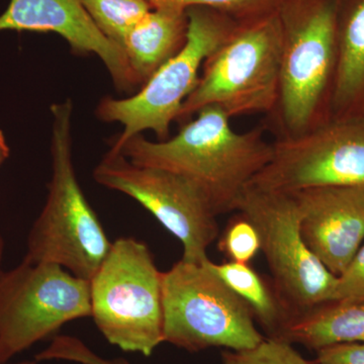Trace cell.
I'll return each mask as SVG.
<instances>
[{
	"instance_id": "obj_1",
	"label": "cell",
	"mask_w": 364,
	"mask_h": 364,
	"mask_svg": "<svg viewBox=\"0 0 364 364\" xmlns=\"http://www.w3.org/2000/svg\"><path fill=\"white\" fill-rule=\"evenodd\" d=\"M217 105H208L166 140L132 136L112 154L134 164L173 172L196 184L218 215L237 210L242 193L272 157L263 127L239 133Z\"/></svg>"
},
{
	"instance_id": "obj_2",
	"label": "cell",
	"mask_w": 364,
	"mask_h": 364,
	"mask_svg": "<svg viewBox=\"0 0 364 364\" xmlns=\"http://www.w3.org/2000/svg\"><path fill=\"white\" fill-rule=\"evenodd\" d=\"M341 0H282L280 136H296L331 119Z\"/></svg>"
},
{
	"instance_id": "obj_3",
	"label": "cell",
	"mask_w": 364,
	"mask_h": 364,
	"mask_svg": "<svg viewBox=\"0 0 364 364\" xmlns=\"http://www.w3.org/2000/svg\"><path fill=\"white\" fill-rule=\"evenodd\" d=\"M51 112V181L44 208L28 233L23 260L59 265L90 280L109 252L112 242L76 177L71 100L53 105Z\"/></svg>"
},
{
	"instance_id": "obj_4",
	"label": "cell",
	"mask_w": 364,
	"mask_h": 364,
	"mask_svg": "<svg viewBox=\"0 0 364 364\" xmlns=\"http://www.w3.org/2000/svg\"><path fill=\"white\" fill-rule=\"evenodd\" d=\"M282 32L277 11L238 23L203 63L195 90L182 105L177 121H189L208 105L230 119L273 114L279 104Z\"/></svg>"
},
{
	"instance_id": "obj_5",
	"label": "cell",
	"mask_w": 364,
	"mask_h": 364,
	"mask_svg": "<svg viewBox=\"0 0 364 364\" xmlns=\"http://www.w3.org/2000/svg\"><path fill=\"white\" fill-rule=\"evenodd\" d=\"M164 342L188 352L241 351L264 340L252 311L213 269L212 261L179 260L162 272Z\"/></svg>"
},
{
	"instance_id": "obj_6",
	"label": "cell",
	"mask_w": 364,
	"mask_h": 364,
	"mask_svg": "<svg viewBox=\"0 0 364 364\" xmlns=\"http://www.w3.org/2000/svg\"><path fill=\"white\" fill-rule=\"evenodd\" d=\"M161 279L147 244L112 242L90 280V317L109 343L150 356L164 342Z\"/></svg>"
},
{
	"instance_id": "obj_7",
	"label": "cell",
	"mask_w": 364,
	"mask_h": 364,
	"mask_svg": "<svg viewBox=\"0 0 364 364\" xmlns=\"http://www.w3.org/2000/svg\"><path fill=\"white\" fill-rule=\"evenodd\" d=\"M186 45L164 64L136 95L126 98L105 97L97 107L98 119L119 123L123 131L114 138L117 150L132 136L151 131L160 141L169 138L182 105L195 90L203 63L231 35L239 21L208 7L188 9Z\"/></svg>"
},
{
	"instance_id": "obj_8",
	"label": "cell",
	"mask_w": 364,
	"mask_h": 364,
	"mask_svg": "<svg viewBox=\"0 0 364 364\" xmlns=\"http://www.w3.org/2000/svg\"><path fill=\"white\" fill-rule=\"evenodd\" d=\"M90 316V280L51 263L0 269V363Z\"/></svg>"
},
{
	"instance_id": "obj_9",
	"label": "cell",
	"mask_w": 364,
	"mask_h": 364,
	"mask_svg": "<svg viewBox=\"0 0 364 364\" xmlns=\"http://www.w3.org/2000/svg\"><path fill=\"white\" fill-rule=\"evenodd\" d=\"M237 210L257 230L260 251L274 279L273 286L293 318L332 303L338 277L327 269L304 240L293 193L249 184Z\"/></svg>"
},
{
	"instance_id": "obj_10",
	"label": "cell",
	"mask_w": 364,
	"mask_h": 364,
	"mask_svg": "<svg viewBox=\"0 0 364 364\" xmlns=\"http://www.w3.org/2000/svg\"><path fill=\"white\" fill-rule=\"evenodd\" d=\"M105 188L130 196L156 218L183 247L182 260L203 263L219 236L217 212L193 181L173 172L134 164L107 152L93 171Z\"/></svg>"
},
{
	"instance_id": "obj_11",
	"label": "cell",
	"mask_w": 364,
	"mask_h": 364,
	"mask_svg": "<svg viewBox=\"0 0 364 364\" xmlns=\"http://www.w3.org/2000/svg\"><path fill=\"white\" fill-rule=\"evenodd\" d=\"M272 146V159L250 186L287 193L364 188V117L330 119L303 135L279 136Z\"/></svg>"
},
{
	"instance_id": "obj_12",
	"label": "cell",
	"mask_w": 364,
	"mask_h": 364,
	"mask_svg": "<svg viewBox=\"0 0 364 364\" xmlns=\"http://www.w3.org/2000/svg\"><path fill=\"white\" fill-rule=\"evenodd\" d=\"M6 31L57 33L72 51L97 55L117 90L138 86L121 46L98 28L79 0H11L0 14V33Z\"/></svg>"
},
{
	"instance_id": "obj_13",
	"label": "cell",
	"mask_w": 364,
	"mask_h": 364,
	"mask_svg": "<svg viewBox=\"0 0 364 364\" xmlns=\"http://www.w3.org/2000/svg\"><path fill=\"white\" fill-rule=\"evenodd\" d=\"M309 249L339 277L364 242V188L320 186L293 193Z\"/></svg>"
},
{
	"instance_id": "obj_14",
	"label": "cell",
	"mask_w": 364,
	"mask_h": 364,
	"mask_svg": "<svg viewBox=\"0 0 364 364\" xmlns=\"http://www.w3.org/2000/svg\"><path fill=\"white\" fill-rule=\"evenodd\" d=\"M188 9L152 7L122 41L138 86H143L181 51L188 39Z\"/></svg>"
},
{
	"instance_id": "obj_15",
	"label": "cell",
	"mask_w": 364,
	"mask_h": 364,
	"mask_svg": "<svg viewBox=\"0 0 364 364\" xmlns=\"http://www.w3.org/2000/svg\"><path fill=\"white\" fill-rule=\"evenodd\" d=\"M331 119L364 117V0H341Z\"/></svg>"
},
{
	"instance_id": "obj_16",
	"label": "cell",
	"mask_w": 364,
	"mask_h": 364,
	"mask_svg": "<svg viewBox=\"0 0 364 364\" xmlns=\"http://www.w3.org/2000/svg\"><path fill=\"white\" fill-rule=\"evenodd\" d=\"M318 351L330 345L364 342V303H328L296 316L279 338Z\"/></svg>"
},
{
	"instance_id": "obj_17",
	"label": "cell",
	"mask_w": 364,
	"mask_h": 364,
	"mask_svg": "<svg viewBox=\"0 0 364 364\" xmlns=\"http://www.w3.org/2000/svg\"><path fill=\"white\" fill-rule=\"evenodd\" d=\"M212 267L225 284L247 304L254 318L267 333L268 338H279L293 314L274 286H270L249 263L212 262Z\"/></svg>"
},
{
	"instance_id": "obj_18",
	"label": "cell",
	"mask_w": 364,
	"mask_h": 364,
	"mask_svg": "<svg viewBox=\"0 0 364 364\" xmlns=\"http://www.w3.org/2000/svg\"><path fill=\"white\" fill-rule=\"evenodd\" d=\"M92 21L117 45L132 26L151 11L145 0H79ZM122 47V46H121ZM123 49V48H122Z\"/></svg>"
},
{
	"instance_id": "obj_19",
	"label": "cell",
	"mask_w": 364,
	"mask_h": 364,
	"mask_svg": "<svg viewBox=\"0 0 364 364\" xmlns=\"http://www.w3.org/2000/svg\"><path fill=\"white\" fill-rule=\"evenodd\" d=\"M151 7L172 6L208 7L239 21H246L267 16L277 11L282 0H145Z\"/></svg>"
},
{
	"instance_id": "obj_20",
	"label": "cell",
	"mask_w": 364,
	"mask_h": 364,
	"mask_svg": "<svg viewBox=\"0 0 364 364\" xmlns=\"http://www.w3.org/2000/svg\"><path fill=\"white\" fill-rule=\"evenodd\" d=\"M222 360L223 364H314L306 360L289 342L268 337L247 350L223 351Z\"/></svg>"
},
{
	"instance_id": "obj_21",
	"label": "cell",
	"mask_w": 364,
	"mask_h": 364,
	"mask_svg": "<svg viewBox=\"0 0 364 364\" xmlns=\"http://www.w3.org/2000/svg\"><path fill=\"white\" fill-rule=\"evenodd\" d=\"M218 249L230 261L249 263L260 251L259 235L252 223L240 214L228 225Z\"/></svg>"
},
{
	"instance_id": "obj_22",
	"label": "cell",
	"mask_w": 364,
	"mask_h": 364,
	"mask_svg": "<svg viewBox=\"0 0 364 364\" xmlns=\"http://www.w3.org/2000/svg\"><path fill=\"white\" fill-rule=\"evenodd\" d=\"M38 363L61 360L77 364H132L124 358H105L95 353L90 347L77 338L68 335L53 337L51 343L35 356Z\"/></svg>"
},
{
	"instance_id": "obj_23",
	"label": "cell",
	"mask_w": 364,
	"mask_h": 364,
	"mask_svg": "<svg viewBox=\"0 0 364 364\" xmlns=\"http://www.w3.org/2000/svg\"><path fill=\"white\" fill-rule=\"evenodd\" d=\"M332 303H364V242L337 279Z\"/></svg>"
},
{
	"instance_id": "obj_24",
	"label": "cell",
	"mask_w": 364,
	"mask_h": 364,
	"mask_svg": "<svg viewBox=\"0 0 364 364\" xmlns=\"http://www.w3.org/2000/svg\"><path fill=\"white\" fill-rule=\"evenodd\" d=\"M314 364H364V342L330 345L318 349Z\"/></svg>"
},
{
	"instance_id": "obj_25",
	"label": "cell",
	"mask_w": 364,
	"mask_h": 364,
	"mask_svg": "<svg viewBox=\"0 0 364 364\" xmlns=\"http://www.w3.org/2000/svg\"><path fill=\"white\" fill-rule=\"evenodd\" d=\"M9 145H7L6 136H4V132L0 130V166L6 161L7 158L9 156Z\"/></svg>"
},
{
	"instance_id": "obj_26",
	"label": "cell",
	"mask_w": 364,
	"mask_h": 364,
	"mask_svg": "<svg viewBox=\"0 0 364 364\" xmlns=\"http://www.w3.org/2000/svg\"><path fill=\"white\" fill-rule=\"evenodd\" d=\"M4 241L2 238L1 234H0V264H1L2 257H4Z\"/></svg>"
},
{
	"instance_id": "obj_27",
	"label": "cell",
	"mask_w": 364,
	"mask_h": 364,
	"mask_svg": "<svg viewBox=\"0 0 364 364\" xmlns=\"http://www.w3.org/2000/svg\"><path fill=\"white\" fill-rule=\"evenodd\" d=\"M0 364H9V363H0ZM11 364H38L37 360H26V361H21V363H11Z\"/></svg>"
}]
</instances>
